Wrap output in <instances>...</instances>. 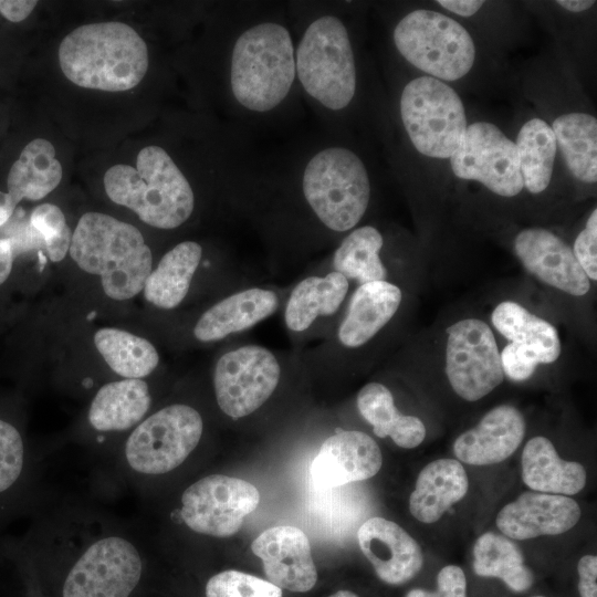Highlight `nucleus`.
Masks as SVG:
<instances>
[{"label": "nucleus", "mask_w": 597, "mask_h": 597, "mask_svg": "<svg viewBox=\"0 0 597 597\" xmlns=\"http://www.w3.org/2000/svg\"><path fill=\"white\" fill-rule=\"evenodd\" d=\"M503 373L514 381L528 379L535 371L537 365L542 364L538 355L530 347L509 343L500 353Z\"/></svg>", "instance_id": "nucleus-39"}, {"label": "nucleus", "mask_w": 597, "mask_h": 597, "mask_svg": "<svg viewBox=\"0 0 597 597\" xmlns=\"http://www.w3.org/2000/svg\"><path fill=\"white\" fill-rule=\"evenodd\" d=\"M535 597H543V596H535Z\"/></svg>", "instance_id": "nucleus-49"}, {"label": "nucleus", "mask_w": 597, "mask_h": 597, "mask_svg": "<svg viewBox=\"0 0 597 597\" xmlns=\"http://www.w3.org/2000/svg\"><path fill=\"white\" fill-rule=\"evenodd\" d=\"M69 253L82 271L100 276L104 293L116 301L143 291L153 268V254L140 231L101 212L80 218Z\"/></svg>", "instance_id": "nucleus-2"}, {"label": "nucleus", "mask_w": 597, "mask_h": 597, "mask_svg": "<svg viewBox=\"0 0 597 597\" xmlns=\"http://www.w3.org/2000/svg\"><path fill=\"white\" fill-rule=\"evenodd\" d=\"M524 433L521 411L511 405H500L455 439L453 452L458 461L472 465L499 463L519 448Z\"/></svg>", "instance_id": "nucleus-20"}, {"label": "nucleus", "mask_w": 597, "mask_h": 597, "mask_svg": "<svg viewBox=\"0 0 597 597\" xmlns=\"http://www.w3.org/2000/svg\"><path fill=\"white\" fill-rule=\"evenodd\" d=\"M356 401L359 413L373 426L377 437H390L398 447L405 449L416 448L423 441V422L418 417L401 415L395 406L390 390L383 384L365 385Z\"/></svg>", "instance_id": "nucleus-29"}, {"label": "nucleus", "mask_w": 597, "mask_h": 597, "mask_svg": "<svg viewBox=\"0 0 597 597\" xmlns=\"http://www.w3.org/2000/svg\"><path fill=\"white\" fill-rule=\"evenodd\" d=\"M38 1L30 0H0V13L11 22L27 19L33 11Z\"/></svg>", "instance_id": "nucleus-43"}, {"label": "nucleus", "mask_w": 597, "mask_h": 597, "mask_svg": "<svg viewBox=\"0 0 597 597\" xmlns=\"http://www.w3.org/2000/svg\"><path fill=\"white\" fill-rule=\"evenodd\" d=\"M577 572L580 597H597V557L594 555L583 556L578 562Z\"/></svg>", "instance_id": "nucleus-42"}, {"label": "nucleus", "mask_w": 597, "mask_h": 597, "mask_svg": "<svg viewBox=\"0 0 597 597\" xmlns=\"http://www.w3.org/2000/svg\"><path fill=\"white\" fill-rule=\"evenodd\" d=\"M55 155L48 139L35 138L27 144L7 179L8 195L15 205L22 199L40 200L60 185L63 170Z\"/></svg>", "instance_id": "nucleus-26"}, {"label": "nucleus", "mask_w": 597, "mask_h": 597, "mask_svg": "<svg viewBox=\"0 0 597 597\" xmlns=\"http://www.w3.org/2000/svg\"><path fill=\"white\" fill-rule=\"evenodd\" d=\"M103 184L113 202L130 209L154 228L175 229L193 211L195 196L189 181L159 146L144 147L137 155L136 167H109Z\"/></svg>", "instance_id": "nucleus-3"}, {"label": "nucleus", "mask_w": 597, "mask_h": 597, "mask_svg": "<svg viewBox=\"0 0 597 597\" xmlns=\"http://www.w3.org/2000/svg\"><path fill=\"white\" fill-rule=\"evenodd\" d=\"M17 205L12 201L8 192L0 191V227H2L12 216Z\"/></svg>", "instance_id": "nucleus-46"}, {"label": "nucleus", "mask_w": 597, "mask_h": 597, "mask_svg": "<svg viewBox=\"0 0 597 597\" xmlns=\"http://www.w3.org/2000/svg\"><path fill=\"white\" fill-rule=\"evenodd\" d=\"M446 374L467 401L485 397L503 381L500 350L485 322L464 318L447 328Z\"/></svg>", "instance_id": "nucleus-10"}, {"label": "nucleus", "mask_w": 597, "mask_h": 597, "mask_svg": "<svg viewBox=\"0 0 597 597\" xmlns=\"http://www.w3.org/2000/svg\"><path fill=\"white\" fill-rule=\"evenodd\" d=\"M59 63L73 84L104 92H124L138 85L148 70L146 42L130 25L87 23L60 43Z\"/></svg>", "instance_id": "nucleus-1"}, {"label": "nucleus", "mask_w": 597, "mask_h": 597, "mask_svg": "<svg viewBox=\"0 0 597 597\" xmlns=\"http://www.w3.org/2000/svg\"><path fill=\"white\" fill-rule=\"evenodd\" d=\"M578 503L566 496L528 491L504 505L496 516V526L504 536L530 540L567 532L580 519Z\"/></svg>", "instance_id": "nucleus-18"}, {"label": "nucleus", "mask_w": 597, "mask_h": 597, "mask_svg": "<svg viewBox=\"0 0 597 597\" xmlns=\"http://www.w3.org/2000/svg\"><path fill=\"white\" fill-rule=\"evenodd\" d=\"M401 298L400 289L388 281L360 284L338 327L341 344L357 348L369 342L396 314Z\"/></svg>", "instance_id": "nucleus-22"}, {"label": "nucleus", "mask_w": 597, "mask_h": 597, "mask_svg": "<svg viewBox=\"0 0 597 597\" xmlns=\"http://www.w3.org/2000/svg\"><path fill=\"white\" fill-rule=\"evenodd\" d=\"M450 164L457 177L479 181L502 197H514L524 187L515 143L488 122L467 127Z\"/></svg>", "instance_id": "nucleus-13"}, {"label": "nucleus", "mask_w": 597, "mask_h": 597, "mask_svg": "<svg viewBox=\"0 0 597 597\" xmlns=\"http://www.w3.org/2000/svg\"><path fill=\"white\" fill-rule=\"evenodd\" d=\"M295 74L292 39L280 23L255 24L234 42L230 84L243 107L254 112L275 108L287 96Z\"/></svg>", "instance_id": "nucleus-4"}, {"label": "nucleus", "mask_w": 597, "mask_h": 597, "mask_svg": "<svg viewBox=\"0 0 597 597\" xmlns=\"http://www.w3.org/2000/svg\"><path fill=\"white\" fill-rule=\"evenodd\" d=\"M383 243L380 232L371 226L353 230L334 252L335 271L359 284L386 281L387 270L379 256Z\"/></svg>", "instance_id": "nucleus-35"}, {"label": "nucleus", "mask_w": 597, "mask_h": 597, "mask_svg": "<svg viewBox=\"0 0 597 597\" xmlns=\"http://www.w3.org/2000/svg\"><path fill=\"white\" fill-rule=\"evenodd\" d=\"M569 172L578 180H597V121L586 113L558 116L552 126Z\"/></svg>", "instance_id": "nucleus-31"}, {"label": "nucleus", "mask_w": 597, "mask_h": 597, "mask_svg": "<svg viewBox=\"0 0 597 597\" xmlns=\"http://www.w3.org/2000/svg\"><path fill=\"white\" fill-rule=\"evenodd\" d=\"M381 464V451L371 437L341 430L322 443L310 473L317 488L328 489L369 479Z\"/></svg>", "instance_id": "nucleus-17"}, {"label": "nucleus", "mask_w": 597, "mask_h": 597, "mask_svg": "<svg viewBox=\"0 0 597 597\" xmlns=\"http://www.w3.org/2000/svg\"><path fill=\"white\" fill-rule=\"evenodd\" d=\"M30 223L42 238L50 260L62 261L72 241V232L62 210L53 203H42L32 211Z\"/></svg>", "instance_id": "nucleus-36"}, {"label": "nucleus", "mask_w": 597, "mask_h": 597, "mask_svg": "<svg viewBox=\"0 0 597 597\" xmlns=\"http://www.w3.org/2000/svg\"><path fill=\"white\" fill-rule=\"evenodd\" d=\"M491 321L510 343L522 344L534 350L542 364H551L561 355L556 328L522 305L505 301L495 306Z\"/></svg>", "instance_id": "nucleus-30"}, {"label": "nucleus", "mask_w": 597, "mask_h": 597, "mask_svg": "<svg viewBox=\"0 0 597 597\" xmlns=\"http://www.w3.org/2000/svg\"><path fill=\"white\" fill-rule=\"evenodd\" d=\"M564 9L570 11V12H583L589 8H591L596 1L593 0H558L556 2Z\"/></svg>", "instance_id": "nucleus-47"}, {"label": "nucleus", "mask_w": 597, "mask_h": 597, "mask_svg": "<svg viewBox=\"0 0 597 597\" xmlns=\"http://www.w3.org/2000/svg\"><path fill=\"white\" fill-rule=\"evenodd\" d=\"M136 547L123 537L93 543L69 572L63 597H128L142 575Z\"/></svg>", "instance_id": "nucleus-14"}, {"label": "nucleus", "mask_w": 597, "mask_h": 597, "mask_svg": "<svg viewBox=\"0 0 597 597\" xmlns=\"http://www.w3.org/2000/svg\"><path fill=\"white\" fill-rule=\"evenodd\" d=\"M13 263V243L11 239H0V285L11 273Z\"/></svg>", "instance_id": "nucleus-45"}, {"label": "nucleus", "mask_w": 597, "mask_h": 597, "mask_svg": "<svg viewBox=\"0 0 597 597\" xmlns=\"http://www.w3.org/2000/svg\"><path fill=\"white\" fill-rule=\"evenodd\" d=\"M406 597H467L465 575L459 566H444L437 576V590L416 588Z\"/></svg>", "instance_id": "nucleus-41"}, {"label": "nucleus", "mask_w": 597, "mask_h": 597, "mask_svg": "<svg viewBox=\"0 0 597 597\" xmlns=\"http://www.w3.org/2000/svg\"><path fill=\"white\" fill-rule=\"evenodd\" d=\"M260 502L250 482L222 475L205 476L189 485L181 496V519L193 532L228 537L241 527Z\"/></svg>", "instance_id": "nucleus-12"}, {"label": "nucleus", "mask_w": 597, "mask_h": 597, "mask_svg": "<svg viewBox=\"0 0 597 597\" xmlns=\"http://www.w3.org/2000/svg\"><path fill=\"white\" fill-rule=\"evenodd\" d=\"M328 597H358L355 593L349 590H338Z\"/></svg>", "instance_id": "nucleus-48"}, {"label": "nucleus", "mask_w": 597, "mask_h": 597, "mask_svg": "<svg viewBox=\"0 0 597 597\" xmlns=\"http://www.w3.org/2000/svg\"><path fill=\"white\" fill-rule=\"evenodd\" d=\"M277 305V295L271 290L251 287L233 293L200 316L193 335L203 343L221 341L265 320L275 312Z\"/></svg>", "instance_id": "nucleus-21"}, {"label": "nucleus", "mask_w": 597, "mask_h": 597, "mask_svg": "<svg viewBox=\"0 0 597 597\" xmlns=\"http://www.w3.org/2000/svg\"><path fill=\"white\" fill-rule=\"evenodd\" d=\"M281 366L268 348L249 344L224 353L213 371L219 408L239 419L258 410L274 392Z\"/></svg>", "instance_id": "nucleus-11"}, {"label": "nucleus", "mask_w": 597, "mask_h": 597, "mask_svg": "<svg viewBox=\"0 0 597 597\" xmlns=\"http://www.w3.org/2000/svg\"><path fill=\"white\" fill-rule=\"evenodd\" d=\"M357 540L376 575L386 584H405L422 567L419 544L392 521L378 516L367 520L360 525Z\"/></svg>", "instance_id": "nucleus-19"}, {"label": "nucleus", "mask_w": 597, "mask_h": 597, "mask_svg": "<svg viewBox=\"0 0 597 597\" xmlns=\"http://www.w3.org/2000/svg\"><path fill=\"white\" fill-rule=\"evenodd\" d=\"M438 3L455 14L471 17L476 13L484 1L478 0H439Z\"/></svg>", "instance_id": "nucleus-44"}, {"label": "nucleus", "mask_w": 597, "mask_h": 597, "mask_svg": "<svg viewBox=\"0 0 597 597\" xmlns=\"http://www.w3.org/2000/svg\"><path fill=\"white\" fill-rule=\"evenodd\" d=\"M150 400L148 385L142 379L108 383L93 398L88 421L98 431L126 430L142 420Z\"/></svg>", "instance_id": "nucleus-27"}, {"label": "nucleus", "mask_w": 597, "mask_h": 597, "mask_svg": "<svg viewBox=\"0 0 597 597\" xmlns=\"http://www.w3.org/2000/svg\"><path fill=\"white\" fill-rule=\"evenodd\" d=\"M23 467V442L19 431L0 419V493L19 478Z\"/></svg>", "instance_id": "nucleus-38"}, {"label": "nucleus", "mask_w": 597, "mask_h": 597, "mask_svg": "<svg viewBox=\"0 0 597 597\" xmlns=\"http://www.w3.org/2000/svg\"><path fill=\"white\" fill-rule=\"evenodd\" d=\"M206 597H283L282 589L269 580L239 570H224L206 585Z\"/></svg>", "instance_id": "nucleus-37"}, {"label": "nucleus", "mask_w": 597, "mask_h": 597, "mask_svg": "<svg viewBox=\"0 0 597 597\" xmlns=\"http://www.w3.org/2000/svg\"><path fill=\"white\" fill-rule=\"evenodd\" d=\"M597 210L590 213L586 227L574 242L573 253L589 280H597Z\"/></svg>", "instance_id": "nucleus-40"}, {"label": "nucleus", "mask_w": 597, "mask_h": 597, "mask_svg": "<svg viewBox=\"0 0 597 597\" xmlns=\"http://www.w3.org/2000/svg\"><path fill=\"white\" fill-rule=\"evenodd\" d=\"M473 569L482 577H496L514 591H525L533 584V574L524 564L519 547L506 536L488 532L473 547Z\"/></svg>", "instance_id": "nucleus-34"}, {"label": "nucleus", "mask_w": 597, "mask_h": 597, "mask_svg": "<svg viewBox=\"0 0 597 597\" xmlns=\"http://www.w3.org/2000/svg\"><path fill=\"white\" fill-rule=\"evenodd\" d=\"M522 480L533 491L573 495L582 491L586 484V470L575 461L562 459L551 440L534 437L523 449Z\"/></svg>", "instance_id": "nucleus-24"}, {"label": "nucleus", "mask_w": 597, "mask_h": 597, "mask_svg": "<svg viewBox=\"0 0 597 597\" xmlns=\"http://www.w3.org/2000/svg\"><path fill=\"white\" fill-rule=\"evenodd\" d=\"M468 489V475L460 461L434 460L420 471L409 498V511L421 523H434L464 498Z\"/></svg>", "instance_id": "nucleus-23"}, {"label": "nucleus", "mask_w": 597, "mask_h": 597, "mask_svg": "<svg viewBox=\"0 0 597 597\" xmlns=\"http://www.w3.org/2000/svg\"><path fill=\"white\" fill-rule=\"evenodd\" d=\"M349 287L348 280L339 272L332 271L324 276H308L291 292L284 321L295 333L306 331L318 316H329L337 312Z\"/></svg>", "instance_id": "nucleus-28"}, {"label": "nucleus", "mask_w": 597, "mask_h": 597, "mask_svg": "<svg viewBox=\"0 0 597 597\" xmlns=\"http://www.w3.org/2000/svg\"><path fill=\"white\" fill-rule=\"evenodd\" d=\"M302 189L318 220L336 232L354 228L370 199L365 165L344 147H328L315 154L305 166Z\"/></svg>", "instance_id": "nucleus-5"}, {"label": "nucleus", "mask_w": 597, "mask_h": 597, "mask_svg": "<svg viewBox=\"0 0 597 597\" xmlns=\"http://www.w3.org/2000/svg\"><path fill=\"white\" fill-rule=\"evenodd\" d=\"M400 115L415 148L433 158H450L461 146L468 127L457 92L431 76L417 77L405 86Z\"/></svg>", "instance_id": "nucleus-8"}, {"label": "nucleus", "mask_w": 597, "mask_h": 597, "mask_svg": "<svg viewBox=\"0 0 597 597\" xmlns=\"http://www.w3.org/2000/svg\"><path fill=\"white\" fill-rule=\"evenodd\" d=\"M251 549L262 561L268 580L281 589L305 593L316 584L310 541L302 530L290 525L268 528Z\"/></svg>", "instance_id": "nucleus-15"}, {"label": "nucleus", "mask_w": 597, "mask_h": 597, "mask_svg": "<svg viewBox=\"0 0 597 597\" xmlns=\"http://www.w3.org/2000/svg\"><path fill=\"white\" fill-rule=\"evenodd\" d=\"M295 70L305 92L323 106L345 108L356 91V67L349 35L334 15H323L305 30L296 50Z\"/></svg>", "instance_id": "nucleus-6"}, {"label": "nucleus", "mask_w": 597, "mask_h": 597, "mask_svg": "<svg viewBox=\"0 0 597 597\" xmlns=\"http://www.w3.org/2000/svg\"><path fill=\"white\" fill-rule=\"evenodd\" d=\"M201 256L202 248L195 241L180 242L165 253L144 284L146 301L158 308L177 307L188 294Z\"/></svg>", "instance_id": "nucleus-25"}, {"label": "nucleus", "mask_w": 597, "mask_h": 597, "mask_svg": "<svg viewBox=\"0 0 597 597\" xmlns=\"http://www.w3.org/2000/svg\"><path fill=\"white\" fill-rule=\"evenodd\" d=\"M94 345L111 369L128 379L148 376L159 363L157 349L149 341L119 328L96 331Z\"/></svg>", "instance_id": "nucleus-32"}, {"label": "nucleus", "mask_w": 597, "mask_h": 597, "mask_svg": "<svg viewBox=\"0 0 597 597\" xmlns=\"http://www.w3.org/2000/svg\"><path fill=\"white\" fill-rule=\"evenodd\" d=\"M515 145L523 186L531 193L544 191L551 182L557 151L552 127L541 118H532L521 127Z\"/></svg>", "instance_id": "nucleus-33"}, {"label": "nucleus", "mask_w": 597, "mask_h": 597, "mask_svg": "<svg viewBox=\"0 0 597 597\" xmlns=\"http://www.w3.org/2000/svg\"><path fill=\"white\" fill-rule=\"evenodd\" d=\"M394 42L413 66L444 81H457L471 70L475 46L469 32L440 12L416 10L396 25Z\"/></svg>", "instance_id": "nucleus-7"}, {"label": "nucleus", "mask_w": 597, "mask_h": 597, "mask_svg": "<svg viewBox=\"0 0 597 597\" xmlns=\"http://www.w3.org/2000/svg\"><path fill=\"white\" fill-rule=\"evenodd\" d=\"M514 251L523 266L540 281L574 296H583L590 281L573 250L561 238L543 228L517 233Z\"/></svg>", "instance_id": "nucleus-16"}, {"label": "nucleus", "mask_w": 597, "mask_h": 597, "mask_svg": "<svg viewBox=\"0 0 597 597\" xmlns=\"http://www.w3.org/2000/svg\"><path fill=\"white\" fill-rule=\"evenodd\" d=\"M200 413L182 404L167 406L142 421L128 437L125 455L144 474H164L180 465L200 441Z\"/></svg>", "instance_id": "nucleus-9"}]
</instances>
